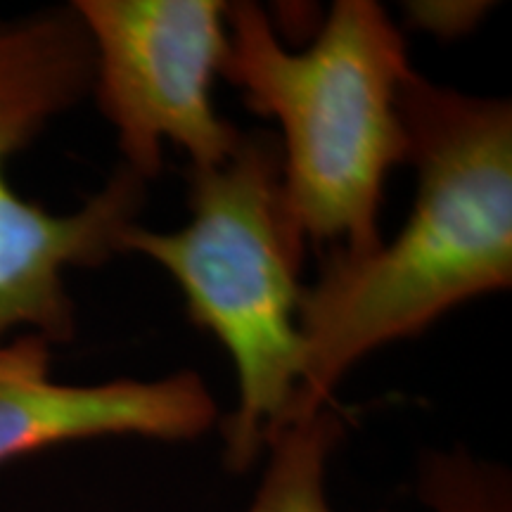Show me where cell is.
Instances as JSON below:
<instances>
[{"mask_svg":"<svg viewBox=\"0 0 512 512\" xmlns=\"http://www.w3.org/2000/svg\"><path fill=\"white\" fill-rule=\"evenodd\" d=\"M221 76L283 131V204L304 242L344 254L380 245L389 171L406 159V41L382 5L337 0L306 50H287L261 5L228 3Z\"/></svg>","mask_w":512,"mask_h":512,"instance_id":"7a4b0ae2","label":"cell"},{"mask_svg":"<svg viewBox=\"0 0 512 512\" xmlns=\"http://www.w3.org/2000/svg\"><path fill=\"white\" fill-rule=\"evenodd\" d=\"M422 498L434 512H512L503 475L467 456H439L422 472Z\"/></svg>","mask_w":512,"mask_h":512,"instance_id":"ba28073f","label":"cell"},{"mask_svg":"<svg viewBox=\"0 0 512 512\" xmlns=\"http://www.w3.org/2000/svg\"><path fill=\"white\" fill-rule=\"evenodd\" d=\"M93 50V86L117 133L121 166L150 183L164 143L190 166L221 164L242 131L211 100L228 50L221 0H76Z\"/></svg>","mask_w":512,"mask_h":512,"instance_id":"5b68a950","label":"cell"},{"mask_svg":"<svg viewBox=\"0 0 512 512\" xmlns=\"http://www.w3.org/2000/svg\"><path fill=\"white\" fill-rule=\"evenodd\" d=\"M93 50L72 5L0 17V339L76 335L69 268L124 254L145 181L124 169L72 214H53L10 185L8 162L91 93Z\"/></svg>","mask_w":512,"mask_h":512,"instance_id":"277c9868","label":"cell"},{"mask_svg":"<svg viewBox=\"0 0 512 512\" xmlns=\"http://www.w3.org/2000/svg\"><path fill=\"white\" fill-rule=\"evenodd\" d=\"M188 185L190 221L166 233L138 223L124 254L162 266L181 287L192 323L228 351L238 406L223 425L226 463L245 472L290 418L302 387L306 242L285 214L271 133H242L221 164L190 166Z\"/></svg>","mask_w":512,"mask_h":512,"instance_id":"3957f363","label":"cell"},{"mask_svg":"<svg viewBox=\"0 0 512 512\" xmlns=\"http://www.w3.org/2000/svg\"><path fill=\"white\" fill-rule=\"evenodd\" d=\"M344 422L330 406L294 415L268 439V465L249 512H335L325 475Z\"/></svg>","mask_w":512,"mask_h":512,"instance_id":"52a82bcc","label":"cell"},{"mask_svg":"<svg viewBox=\"0 0 512 512\" xmlns=\"http://www.w3.org/2000/svg\"><path fill=\"white\" fill-rule=\"evenodd\" d=\"M219 406L192 370L157 380H55L46 339H0V465L69 441L143 437L188 441L216 425Z\"/></svg>","mask_w":512,"mask_h":512,"instance_id":"8992f818","label":"cell"},{"mask_svg":"<svg viewBox=\"0 0 512 512\" xmlns=\"http://www.w3.org/2000/svg\"><path fill=\"white\" fill-rule=\"evenodd\" d=\"M399 112L403 162L418 171L413 209L373 252L330 249L304 287V377L290 418L330 406L342 377L384 344L512 283V105L413 69Z\"/></svg>","mask_w":512,"mask_h":512,"instance_id":"6da1fadb","label":"cell"}]
</instances>
